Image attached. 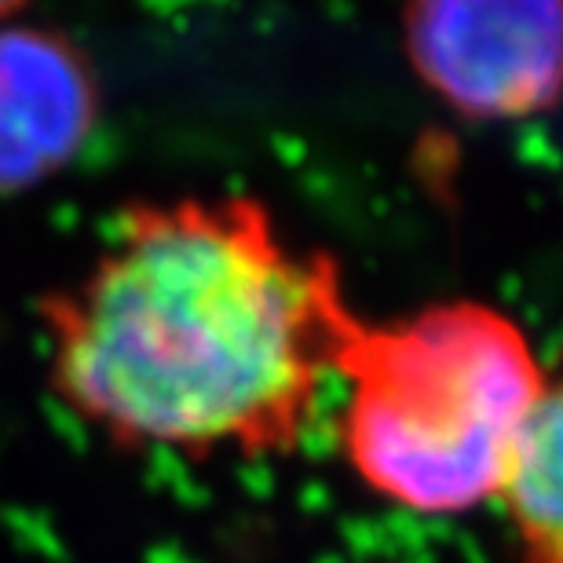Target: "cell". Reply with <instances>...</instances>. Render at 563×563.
<instances>
[{
	"label": "cell",
	"mask_w": 563,
	"mask_h": 563,
	"mask_svg": "<svg viewBox=\"0 0 563 563\" xmlns=\"http://www.w3.org/2000/svg\"><path fill=\"white\" fill-rule=\"evenodd\" d=\"M333 374L347 380V468L413 516L494 505L527 421L556 388L520 325L479 300L432 303L399 322L352 314Z\"/></svg>",
	"instance_id": "cell-2"
},
{
	"label": "cell",
	"mask_w": 563,
	"mask_h": 563,
	"mask_svg": "<svg viewBox=\"0 0 563 563\" xmlns=\"http://www.w3.org/2000/svg\"><path fill=\"white\" fill-rule=\"evenodd\" d=\"M563 0H407L413 74L468 121H527L560 96Z\"/></svg>",
	"instance_id": "cell-3"
},
{
	"label": "cell",
	"mask_w": 563,
	"mask_h": 563,
	"mask_svg": "<svg viewBox=\"0 0 563 563\" xmlns=\"http://www.w3.org/2000/svg\"><path fill=\"white\" fill-rule=\"evenodd\" d=\"M99 125V85L70 37L0 26V195L48 184Z\"/></svg>",
	"instance_id": "cell-4"
},
{
	"label": "cell",
	"mask_w": 563,
	"mask_h": 563,
	"mask_svg": "<svg viewBox=\"0 0 563 563\" xmlns=\"http://www.w3.org/2000/svg\"><path fill=\"white\" fill-rule=\"evenodd\" d=\"M22 4H26V0H0V19H8L11 11H19Z\"/></svg>",
	"instance_id": "cell-6"
},
{
	"label": "cell",
	"mask_w": 563,
	"mask_h": 563,
	"mask_svg": "<svg viewBox=\"0 0 563 563\" xmlns=\"http://www.w3.org/2000/svg\"><path fill=\"white\" fill-rule=\"evenodd\" d=\"M560 446V391L553 388L527 421L494 498L509 520L516 563H563Z\"/></svg>",
	"instance_id": "cell-5"
},
{
	"label": "cell",
	"mask_w": 563,
	"mask_h": 563,
	"mask_svg": "<svg viewBox=\"0 0 563 563\" xmlns=\"http://www.w3.org/2000/svg\"><path fill=\"white\" fill-rule=\"evenodd\" d=\"M341 267L256 198L132 206L81 282L41 300L52 388L121 450L282 457L352 319Z\"/></svg>",
	"instance_id": "cell-1"
}]
</instances>
